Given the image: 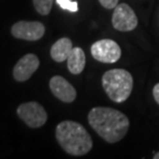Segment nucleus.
<instances>
[{
  "label": "nucleus",
  "mask_w": 159,
  "mask_h": 159,
  "mask_svg": "<svg viewBox=\"0 0 159 159\" xmlns=\"http://www.w3.org/2000/svg\"><path fill=\"white\" fill-rule=\"evenodd\" d=\"M89 122L93 129L107 143L121 141L129 127L128 118L121 112L111 107H93L89 114Z\"/></svg>",
  "instance_id": "obj_1"
},
{
  "label": "nucleus",
  "mask_w": 159,
  "mask_h": 159,
  "mask_svg": "<svg viewBox=\"0 0 159 159\" xmlns=\"http://www.w3.org/2000/svg\"><path fill=\"white\" fill-rule=\"evenodd\" d=\"M60 146L73 156H82L91 150L93 140L82 125L74 121H63L56 128Z\"/></svg>",
  "instance_id": "obj_2"
},
{
  "label": "nucleus",
  "mask_w": 159,
  "mask_h": 159,
  "mask_svg": "<svg viewBox=\"0 0 159 159\" xmlns=\"http://www.w3.org/2000/svg\"><path fill=\"white\" fill-rule=\"evenodd\" d=\"M102 84L105 92L114 102H123L131 94L134 80L131 74L125 69H110L104 73Z\"/></svg>",
  "instance_id": "obj_3"
},
{
  "label": "nucleus",
  "mask_w": 159,
  "mask_h": 159,
  "mask_svg": "<svg viewBox=\"0 0 159 159\" xmlns=\"http://www.w3.org/2000/svg\"><path fill=\"white\" fill-rule=\"evenodd\" d=\"M18 116L31 128H39L45 124L47 114L41 104L35 101L22 103L16 110Z\"/></svg>",
  "instance_id": "obj_4"
},
{
  "label": "nucleus",
  "mask_w": 159,
  "mask_h": 159,
  "mask_svg": "<svg viewBox=\"0 0 159 159\" xmlns=\"http://www.w3.org/2000/svg\"><path fill=\"white\" fill-rule=\"evenodd\" d=\"M91 55L96 60L103 63L117 62L121 57V49L112 39H101L91 46Z\"/></svg>",
  "instance_id": "obj_5"
},
{
  "label": "nucleus",
  "mask_w": 159,
  "mask_h": 159,
  "mask_svg": "<svg viewBox=\"0 0 159 159\" xmlns=\"http://www.w3.org/2000/svg\"><path fill=\"white\" fill-rule=\"evenodd\" d=\"M112 25L118 31H131L138 26L137 15L128 4L120 3L114 8Z\"/></svg>",
  "instance_id": "obj_6"
},
{
  "label": "nucleus",
  "mask_w": 159,
  "mask_h": 159,
  "mask_svg": "<svg viewBox=\"0 0 159 159\" xmlns=\"http://www.w3.org/2000/svg\"><path fill=\"white\" fill-rule=\"evenodd\" d=\"M45 27L40 22L20 21L11 27V34L19 39L34 42L44 35Z\"/></svg>",
  "instance_id": "obj_7"
},
{
  "label": "nucleus",
  "mask_w": 159,
  "mask_h": 159,
  "mask_svg": "<svg viewBox=\"0 0 159 159\" xmlns=\"http://www.w3.org/2000/svg\"><path fill=\"white\" fill-rule=\"evenodd\" d=\"M39 59L34 54H27L19 60L13 67L12 74L16 81L25 82L32 77L39 67Z\"/></svg>",
  "instance_id": "obj_8"
},
{
  "label": "nucleus",
  "mask_w": 159,
  "mask_h": 159,
  "mask_svg": "<svg viewBox=\"0 0 159 159\" xmlns=\"http://www.w3.org/2000/svg\"><path fill=\"white\" fill-rule=\"evenodd\" d=\"M49 88L52 94L64 102H73L76 98V90L71 84L61 76L52 77L49 81Z\"/></svg>",
  "instance_id": "obj_9"
},
{
  "label": "nucleus",
  "mask_w": 159,
  "mask_h": 159,
  "mask_svg": "<svg viewBox=\"0 0 159 159\" xmlns=\"http://www.w3.org/2000/svg\"><path fill=\"white\" fill-rule=\"evenodd\" d=\"M73 49V45L71 39L67 37H63L53 43L50 49V56L56 62H63L68 59L71 51Z\"/></svg>",
  "instance_id": "obj_10"
},
{
  "label": "nucleus",
  "mask_w": 159,
  "mask_h": 159,
  "mask_svg": "<svg viewBox=\"0 0 159 159\" xmlns=\"http://www.w3.org/2000/svg\"><path fill=\"white\" fill-rule=\"evenodd\" d=\"M67 61H68V69L71 73H81L85 67V54H84L83 50L78 47L73 48Z\"/></svg>",
  "instance_id": "obj_11"
},
{
  "label": "nucleus",
  "mask_w": 159,
  "mask_h": 159,
  "mask_svg": "<svg viewBox=\"0 0 159 159\" xmlns=\"http://www.w3.org/2000/svg\"><path fill=\"white\" fill-rule=\"evenodd\" d=\"M33 4L40 15L46 16L50 12L52 6V0H33Z\"/></svg>",
  "instance_id": "obj_12"
},
{
  "label": "nucleus",
  "mask_w": 159,
  "mask_h": 159,
  "mask_svg": "<svg viewBox=\"0 0 159 159\" xmlns=\"http://www.w3.org/2000/svg\"><path fill=\"white\" fill-rule=\"evenodd\" d=\"M57 3L61 6V8L69 11L71 12H78V3L72 0H57Z\"/></svg>",
  "instance_id": "obj_13"
},
{
  "label": "nucleus",
  "mask_w": 159,
  "mask_h": 159,
  "mask_svg": "<svg viewBox=\"0 0 159 159\" xmlns=\"http://www.w3.org/2000/svg\"><path fill=\"white\" fill-rule=\"evenodd\" d=\"M100 3L107 9H112L115 8L118 5V1L119 0H99Z\"/></svg>",
  "instance_id": "obj_14"
},
{
  "label": "nucleus",
  "mask_w": 159,
  "mask_h": 159,
  "mask_svg": "<svg viewBox=\"0 0 159 159\" xmlns=\"http://www.w3.org/2000/svg\"><path fill=\"white\" fill-rule=\"evenodd\" d=\"M153 96L154 99L156 100V102L159 104V83L156 84L153 88Z\"/></svg>",
  "instance_id": "obj_15"
},
{
  "label": "nucleus",
  "mask_w": 159,
  "mask_h": 159,
  "mask_svg": "<svg viewBox=\"0 0 159 159\" xmlns=\"http://www.w3.org/2000/svg\"><path fill=\"white\" fill-rule=\"evenodd\" d=\"M153 158H154V159H159V152L154 155V157H153Z\"/></svg>",
  "instance_id": "obj_16"
}]
</instances>
